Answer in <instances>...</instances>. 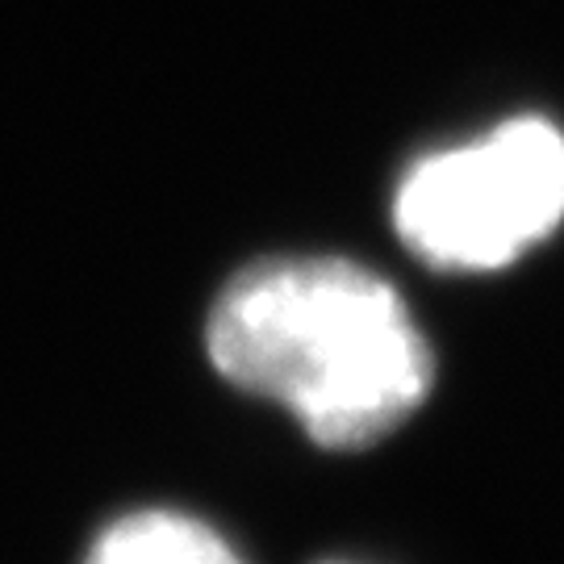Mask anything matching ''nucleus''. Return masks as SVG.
I'll return each mask as SVG.
<instances>
[{"label":"nucleus","mask_w":564,"mask_h":564,"mask_svg":"<svg viewBox=\"0 0 564 564\" xmlns=\"http://www.w3.org/2000/svg\"><path fill=\"white\" fill-rule=\"evenodd\" d=\"M323 564H360V561H323Z\"/></svg>","instance_id":"4"},{"label":"nucleus","mask_w":564,"mask_h":564,"mask_svg":"<svg viewBox=\"0 0 564 564\" xmlns=\"http://www.w3.org/2000/svg\"><path fill=\"white\" fill-rule=\"evenodd\" d=\"M80 564H242V556L184 510H130L105 527Z\"/></svg>","instance_id":"3"},{"label":"nucleus","mask_w":564,"mask_h":564,"mask_svg":"<svg viewBox=\"0 0 564 564\" xmlns=\"http://www.w3.org/2000/svg\"><path fill=\"white\" fill-rule=\"evenodd\" d=\"M564 218V130L510 118L405 172L393 223L419 260L456 272L506 268Z\"/></svg>","instance_id":"2"},{"label":"nucleus","mask_w":564,"mask_h":564,"mask_svg":"<svg viewBox=\"0 0 564 564\" xmlns=\"http://www.w3.org/2000/svg\"><path fill=\"white\" fill-rule=\"evenodd\" d=\"M226 381L284 405L326 452L381 444L435 384L431 343L393 284L347 260H272L239 272L209 314Z\"/></svg>","instance_id":"1"}]
</instances>
